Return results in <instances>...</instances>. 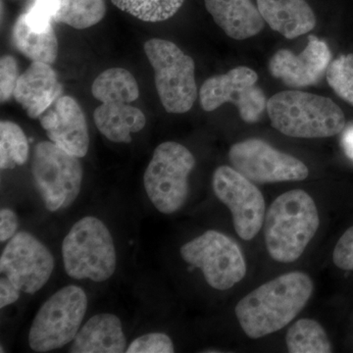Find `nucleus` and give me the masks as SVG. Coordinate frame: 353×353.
I'll use <instances>...</instances> for the list:
<instances>
[{
  "mask_svg": "<svg viewBox=\"0 0 353 353\" xmlns=\"http://www.w3.org/2000/svg\"><path fill=\"white\" fill-rule=\"evenodd\" d=\"M312 292L313 282L306 274H284L243 297L236 304V318L250 339L268 336L290 324L308 303Z\"/></svg>",
  "mask_w": 353,
  "mask_h": 353,
  "instance_id": "obj_1",
  "label": "nucleus"
},
{
  "mask_svg": "<svg viewBox=\"0 0 353 353\" xmlns=\"http://www.w3.org/2000/svg\"><path fill=\"white\" fill-rule=\"evenodd\" d=\"M312 197L301 190L281 194L265 218V243L269 254L281 263H292L303 255L319 228Z\"/></svg>",
  "mask_w": 353,
  "mask_h": 353,
  "instance_id": "obj_2",
  "label": "nucleus"
},
{
  "mask_svg": "<svg viewBox=\"0 0 353 353\" xmlns=\"http://www.w3.org/2000/svg\"><path fill=\"white\" fill-rule=\"evenodd\" d=\"M267 112L273 127L292 138H330L345 127V114L333 101L299 90L273 95Z\"/></svg>",
  "mask_w": 353,
  "mask_h": 353,
  "instance_id": "obj_3",
  "label": "nucleus"
},
{
  "mask_svg": "<svg viewBox=\"0 0 353 353\" xmlns=\"http://www.w3.org/2000/svg\"><path fill=\"white\" fill-rule=\"evenodd\" d=\"M62 256L65 272L76 280L104 282L112 277L117 264L112 236L94 216L73 225L62 243Z\"/></svg>",
  "mask_w": 353,
  "mask_h": 353,
  "instance_id": "obj_4",
  "label": "nucleus"
},
{
  "mask_svg": "<svg viewBox=\"0 0 353 353\" xmlns=\"http://www.w3.org/2000/svg\"><path fill=\"white\" fill-rule=\"evenodd\" d=\"M143 48L154 71L155 87L165 110L173 114L188 112L197 97L194 59L165 39H150Z\"/></svg>",
  "mask_w": 353,
  "mask_h": 353,
  "instance_id": "obj_5",
  "label": "nucleus"
},
{
  "mask_svg": "<svg viewBox=\"0 0 353 353\" xmlns=\"http://www.w3.org/2000/svg\"><path fill=\"white\" fill-rule=\"evenodd\" d=\"M194 165V155L181 143L166 141L155 148L143 183L148 199L159 212L173 214L183 208Z\"/></svg>",
  "mask_w": 353,
  "mask_h": 353,
  "instance_id": "obj_6",
  "label": "nucleus"
},
{
  "mask_svg": "<svg viewBox=\"0 0 353 353\" xmlns=\"http://www.w3.org/2000/svg\"><path fill=\"white\" fill-rule=\"evenodd\" d=\"M87 309V294L81 288L71 285L58 290L41 305L32 323L30 347L48 352L68 345L81 329Z\"/></svg>",
  "mask_w": 353,
  "mask_h": 353,
  "instance_id": "obj_7",
  "label": "nucleus"
},
{
  "mask_svg": "<svg viewBox=\"0 0 353 353\" xmlns=\"http://www.w3.org/2000/svg\"><path fill=\"white\" fill-rule=\"evenodd\" d=\"M32 172L44 205L51 212L70 208L80 194L83 172L79 157L52 141L36 145Z\"/></svg>",
  "mask_w": 353,
  "mask_h": 353,
  "instance_id": "obj_8",
  "label": "nucleus"
},
{
  "mask_svg": "<svg viewBox=\"0 0 353 353\" xmlns=\"http://www.w3.org/2000/svg\"><path fill=\"white\" fill-rule=\"evenodd\" d=\"M181 255L187 263L201 269L206 282L213 289H231L246 274L240 246L220 232L208 231L185 243L181 248Z\"/></svg>",
  "mask_w": 353,
  "mask_h": 353,
  "instance_id": "obj_9",
  "label": "nucleus"
},
{
  "mask_svg": "<svg viewBox=\"0 0 353 353\" xmlns=\"http://www.w3.org/2000/svg\"><path fill=\"white\" fill-rule=\"evenodd\" d=\"M229 158L236 171L255 183L303 181L309 174L307 166L301 160L259 139L236 143L230 148Z\"/></svg>",
  "mask_w": 353,
  "mask_h": 353,
  "instance_id": "obj_10",
  "label": "nucleus"
},
{
  "mask_svg": "<svg viewBox=\"0 0 353 353\" xmlns=\"http://www.w3.org/2000/svg\"><path fill=\"white\" fill-rule=\"evenodd\" d=\"M54 269V259L36 236L19 232L9 241L0 259V273L20 292L34 294L43 289Z\"/></svg>",
  "mask_w": 353,
  "mask_h": 353,
  "instance_id": "obj_11",
  "label": "nucleus"
},
{
  "mask_svg": "<svg viewBox=\"0 0 353 353\" xmlns=\"http://www.w3.org/2000/svg\"><path fill=\"white\" fill-rule=\"evenodd\" d=\"M259 76L248 67L240 66L226 74L211 77L204 82L199 92L201 108L211 112L226 102H232L239 109L241 119L246 123L259 121L267 99L263 90L257 87Z\"/></svg>",
  "mask_w": 353,
  "mask_h": 353,
  "instance_id": "obj_12",
  "label": "nucleus"
},
{
  "mask_svg": "<svg viewBox=\"0 0 353 353\" xmlns=\"http://www.w3.org/2000/svg\"><path fill=\"white\" fill-rule=\"evenodd\" d=\"M216 196L231 211L234 230L241 239L252 240L263 226V194L252 181L229 166H220L213 174Z\"/></svg>",
  "mask_w": 353,
  "mask_h": 353,
  "instance_id": "obj_13",
  "label": "nucleus"
},
{
  "mask_svg": "<svg viewBox=\"0 0 353 353\" xmlns=\"http://www.w3.org/2000/svg\"><path fill=\"white\" fill-rule=\"evenodd\" d=\"M331 58L328 44L310 34L307 46L301 54L279 50L271 58L269 69L272 75L281 79L288 87H308L320 82L331 64Z\"/></svg>",
  "mask_w": 353,
  "mask_h": 353,
  "instance_id": "obj_14",
  "label": "nucleus"
},
{
  "mask_svg": "<svg viewBox=\"0 0 353 353\" xmlns=\"http://www.w3.org/2000/svg\"><path fill=\"white\" fill-rule=\"evenodd\" d=\"M48 139L60 148L79 158L90 146L87 120L80 104L68 95L60 97L39 117Z\"/></svg>",
  "mask_w": 353,
  "mask_h": 353,
  "instance_id": "obj_15",
  "label": "nucleus"
},
{
  "mask_svg": "<svg viewBox=\"0 0 353 353\" xmlns=\"http://www.w3.org/2000/svg\"><path fill=\"white\" fill-rule=\"evenodd\" d=\"M62 90L50 64L32 62L18 79L13 97L31 119H37L59 99Z\"/></svg>",
  "mask_w": 353,
  "mask_h": 353,
  "instance_id": "obj_16",
  "label": "nucleus"
},
{
  "mask_svg": "<svg viewBox=\"0 0 353 353\" xmlns=\"http://www.w3.org/2000/svg\"><path fill=\"white\" fill-rule=\"evenodd\" d=\"M127 340L119 318L110 313L92 316L72 341L71 353L126 352Z\"/></svg>",
  "mask_w": 353,
  "mask_h": 353,
  "instance_id": "obj_17",
  "label": "nucleus"
},
{
  "mask_svg": "<svg viewBox=\"0 0 353 353\" xmlns=\"http://www.w3.org/2000/svg\"><path fill=\"white\" fill-rule=\"evenodd\" d=\"M216 24L230 38L243 41L261 32L264 19L252 0H204Z\"/></svg>",
  "mask_w": 353,
  "mask_h": 353,
  "instance_id": "obj_18",
  "label": "nucleus"
},
{
  "mask_svg": "<svg viewBox=\"0 0 353 353\" xmlns=\"http://www.w3.org/2000/svg\"><path fill=\"white\" fill-rule=\"evenodd\" d=\"M265 22L285 38L292 39L312 31L315 14L305 0H257Z\"/></svg>",
  "mask_w": 353,
  "mask_h": 353,
  "instance_id": "obj_19",
  "label": "nucleus"
},
{
  "mask_svg": "<svg viewBox=\"0 0 353 353\" xmlns=\"http://www.w3.org/2000/svg\"><path fill=\"white\" fill-rule=\"evenodd\" d=\"M12 43L32 62L53 64L58 57V39L52 23L19 16L12 29Z\"/></svg>",
  "mask_w": 353,
  "mask_h": 353,
  "instance_id": "obj_20",
  "label": "nucleus"
},
{
  "mask_svg": "<svg viewBox=\"0 0 353 353\" xmlns=\"http://www.w3.org/2000/svg\"><path fill=\"white\" fill-rule=\"evenodd\" d=\"M94 120L97 130L109 141L130 143L132 132L145 128V114L129 103H102L95 109Z\"/></svg>",
  "mask_w": 353,
  "mask_h": 353,
  "instance_id": "obj_21",
  "label": "nucleus"
},
{
  "mask_svg": "<svg viewBox=\"0 0 353 353\" xmlns=\"http://www.w3.org/2000/svg\"><path fill=\"white\" fill-rule=\"evenodd\" d=\"M92 94L101 103H131L139 97L138 82L126 69L110 68L97 77Z\"/></svg>",
  "mask_w": 353,
  "mask_h": 353,
  "instance_id": "obj_22",
  "label": "nucleus"
},
{
  "mask_svg": "<svg viewBox=\"0 0 353 353\" xmlns=\"http://www.w3.org/2000/svg\"><path fill=\"white\" fill-rule=\"evenodd\" d=\"M290 353H330L331 343L321 325L312 319H301L294 323L285 336Z\"/></svg>",
  "mask_w": 353,
  "mask_h": 353,
  "instance_id": "obj_23",
  "label": "nucleus"
},
{
  "mask_svg": "<svg viewBox=\"0 0 353 353\" xmlns=\"http://www.w3.org/2000/svg\"><path fill=\"white\" fill-rule=\"evenodd\" d=\"M54 22L78 30L99 24L106 14L104 0H57Z\"/></svg>",
  "mask_w": 353,
  "mask_h": 353,
  "instance_id": "obj_24",
  "label": "nucleus"
},
{
  "mask_svg": "<svg viewBox=\"0 0 353 353\" xmlns=\"http://www.w3.org/2000/svg\"><path fill=\"white\" fill-rule=\"evenodd\" d=\"M29 158V143L22 128L11 121L0 123V168L14 169Z\"/></svg>",
  "mask_w": 353,
  "mask_h": 353,
  "instance_id": "obj_25",
  "label": "nucleus"
},
{
  "mask_svg": "<svg viewBox=\"0 0 353 353\" xmlns=\"http://www.w3.org/2000/svg\"><path fill=\"white\" fill-rule=\"evenodd\" d=\"M120 10L145 22H162L173 17L185 0H111Z\"/></svg>",
  "mask_w": 353,
  "mask_h": 353,
  "instance_id": "obj_26",
  "label": "nucleus"
},
{
  "mask_svg": "<svg viewBox=\"0 0 353 353\" xmlns=\"http://www.w3.org/2000/svg\"><path fill=\"white\" fill-rule=\"evenodd\" d=\"M327 81L341 99L353 106V54L334 60L327 70Z\"/></svg>",
  "mask_w": 353,
  "mask_h": 353,
  "instance_id": "obj_27",
  "label": "nucleus"
},
{
  "mask_svg": "<svg viewBox=\"0 0 353 353\" xmlns=\"http://www.w3.org/2000/svg\"><path fill=\"white\" fill-rule=\"evenodd\" d=\"M175 352L170 336L163 333H150L132 341L128 353H173Z\"/></svg>",
  "mask_w": 353,
  "mask_h": 353,
  "instance_id": "obj_28",
  "label": "nucleus"
},
{
  "mask_svg": "<svg viewBox=\"0 0 353 353\" xmlns=\"http://www.w3.org/2000/svg\"><path fill=\"white\" fill-rule=\"evenodd\" d=\"M19 77L17 60L11 55L2 57L0 60V99H1V102L8 101L13 97Z\"/></svg>",
  "mask_w": 353,
  "mask_h": 353,
  "instance_id": "obj_29",
  "label": "nucleus"
},
{
  "mask_svg": "<svg viewBox=\"0 0 353 353\" xmlns=\"http://www.w3.org/2000/svg\"><path fill=\"white\" fill-rule=\"evenodd\" d=\"M334 263L341 270H353V226L341 236L334 248Z\"/></svg>",
  "mask_w": 353,
  "mask_h": 353,
  "instance_id": "obj_30",
  "label": "nucleus"
},
{
  "mask_svg": "<svg viewBox=\"0 0 353 353\" xmlns=\"http://www.w3.org/2000/svg\"><path fill=\"white\" fill-rule=\"evenodd\" d=\"M19 226L17 215L11 209L3 208L0 211V241L3 243L15 236Z\"/></svg>",
  "mask_w": 353,
  "mask_h": 353,
  "instance_id": "obj_31",
  "label": "nucleus"
},
{
  "mask_svg": "<svg viewBox=\"0 0 353 353\" xmlns=\"http://www.w3.org/2000/svg\"><path fill=\"white\" fill-rule=\"evenodd\" d=\"M20 290L15 287L6 278L0 279V307L4 308L10 304L15 303L19 299Z\"/></svg>",
  "mask_w": 353,
  "mask_h": 353,
  "instance_id": "obj_32",
  "label": "nucleus"
},
{
  "mask_svg": "<svg viewBox=\"0 0 353 353\" xmlns=\"http://www.w3.org/2000/svg\"><path fill=\"white\" fill-rule=\"evenodd\" d=\"M341 143L343 152L353 161V125L343 130Z\"/></svg>",
  "mask_w": 353,
  "mask_h": 353,
  "instance_id": "obj_33",
  "label": "nucleus"
}]
</instances>
